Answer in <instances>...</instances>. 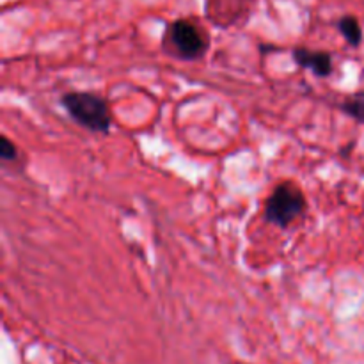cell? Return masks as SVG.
Listing matches in <instances>:
<instances>
[{"mask_svg": "<svg viewBox=\"0 0 364 364\" xmlns=\"http://www.w3.org/2000/svg\"><path fill=\"white\" fill-rule=\"evenodd\" d=\"M68 116L91 134H109L112 130V114L105 98L89 91H68L59 98Z\"/></svg>", "mask_w": 364, "mask_h": 364, "instance_id": "cell-1", "label": "cell"}, {"mask_svg": "<svg viewBox=\"0 0 364 364\" xmlns=\"http://www.w3.org/2000/svg\"><path fill=\"white\" fill-rule=\"evenodd\" d=\"M208 46L210 41L206 32L194 21L185 20V18L171 21L164 32L162 48L166 50L167 55L185 60V63L201 59Z\"/></svg>", "mask_w": 364, "mask_h": 364, "instance_id": "cell-2", "label": "cell"}, {"mask_svg": "<svg viewBox=\"0 0 364 364\" xmlns=\"http://www.w3.org/2000/svg\"><path fill=\"white\" fill-rule=\"evenodd\" d=\"M306 208H308V201L301 187L294 181H283L267 198L263 215L269 224L287 230L299 217L304 215Z\"/></svg>", "mask_w": 364, "mask_h": 364, "instance_id": "cell-3", "label": "cell"}, {"mask_svg": "<svg viewBox=\"0 0 364 364\" xmlns=\"http://www.w3.org/2000/svg\"><path fill=\"white\" fill-rule=\"evenodd\" d=\"M291 59L302 70H308L316 78H327L334 71V60L331 52L326 50H311L306 46H295L291 50Z\"/></svg>", "mask_w": 364, "mask_h": 364, "instance_id": "cell-4", "label": "cell"}, {"mask_svg": "<svg viewBox=\"0 0 364 364\" xmlns=\"http://www.w3.org/2000/svg\"><path fill=\"white\" fill-rule=\"evenodd\" d=\"M338 31H340V34L343 36L345 41L348 43L350 46H359L363 41V28H361V23H359V20L355 16H343L340 18V21H338Z\"/></svg>", "mask_w": 364, "mask_h": 364, "instance_id": "cell-5", "label": "cell"}, {"mask_svg": "<svg viewBox=\"0 0 364 364\" xmlns=\"http://www.w3.org/2000/svg\"><path fill=\"white\" fill-rule=\"evenodd\" d=\"M340 109L341 112L347 114L348 117H352V119L364 124V91L355 92L350 98L343 100V102L340 103Z\"/></svg>", "mask_w": 364, "mask_h": 364, "instance_id": "cell-6", "label": "cell"}, {"mask_svg": "<svg viewBox=\"0 0 364 364\" xmlns=\"http://www.w3.org/2000/svg\"><path fill=\"white\" fill-rule=\"evenodd\" d=\"M16 159H18V148L14 146V142L11 141L9 137L2 135V137H0V160H2L4 164H7V162H14Z\"/></svg>", "mask_w": 364, "mask_h": 364, "instance_id": "cell-7", "label": "cell"}]
</instances>
